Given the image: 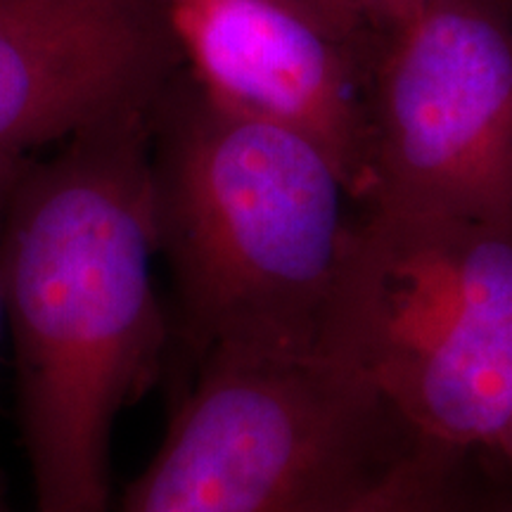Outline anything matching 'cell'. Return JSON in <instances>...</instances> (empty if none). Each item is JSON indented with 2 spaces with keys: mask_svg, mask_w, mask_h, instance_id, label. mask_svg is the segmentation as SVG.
<instances>
[{
  "mask_svg": "<svg viewBox=\"0 0 512 512\" xmlns=\"http://www.w3.org/2000/svg\"><path fill=\"white\" fill-rule=\"evenodd\" d=\"M356 207L512 219V27L489 0H420L377 36Z\"/></svg>",
  "mask_w": 512,
  "mask_h": 512,
  "instance_id": "obj_5",
  "label": "cell"
},
{
  "mask_svg": "<svg viewBox=\"0 0 512 512\" xmlns=\"http://www.w3.org/2000/svg\"><path fill=\"white\" fill-rule=\"evenodd\" d=\"M347 3L377 36L406 12V0H347Z\"/></svg>",
  "mask_w": 512,
  "mask_h": 512,
  "instance_id": "obj_10",
  "label": "cell"
},
{
  "mask_svg": "<svg viewBox=\"0 0 512 512\" xmlns=\"http://www.w3.org/2000/svg\"><path fill=\"white\" fill-rule=\"evenodd\" d=\"M418 441L316 349H216L119 512H339Z\"/></svg>",
  "mask_w": 512,
  "mask_h": 512,
  "instance_id": "obj_4",
  "label": "cell"
},
{
  "mask_svg": "<svg viewBox=\"0 0 512 512\" xmlns=\"http://www.w3.org/2000/svg\"><path fill=\"white\" fill-rule=\"evenodd\" d=\"M181 64L164 0H0V162L152 110Z\"/></svg>",
  "mask_w": 512,
  "mask_h": 512,
  "instance_id": "obj_7",
  "label": "cell"
},
{
  "mask_svg": "<svg viewBox=\"0 0 512 512\" xmlns=\"http://www.w3.org/2000/svg\"><path fill=\"white\" fill-rule=\"evenodd\" d=\"M294 3L313 12V15L323 19L328 27L339 31V34L349 38V41L361 43V46L366 48L375 46L377 34H373V31L366 27V22L356 15L347 0H294Z\"/></svg>",
  "mask_w": 512,
  "mask_h": 512,
  "instance_id": "obj_9",
  "label": "cell"
},
{
  "mask_svg": "<svg viewBox=\"0 0 512 512\" xmlns=\"http://www.w3.org/2000/svg\"><path fill=\"white\" fill-rule=\"evenodd\" d=\"M420 3V0H406V12L408 10H411L413 8V5H418ZM406 12H403V15H406Z\"/></svg>",
  "mask_w": 512,
  "mask_h": 512,
  "instance_id": "obj_15",
  "label": "cell"
},
{
  "mask_svg": "<svg viewBox=\"0 0 512 512\" xmlns=\"http://www.w3.org/2000/svg\"><path fill=\"white\" fill-rule=\"evenodd\" d=\"M155 107L29 157L12 185L5 318L31 512H112L114 425L155 387L174 344L152 273Z\"/></svg>",
  "mask_w": 512,
  "mask_h": 512,
  "instance_id": "obj_1",
  "label": "cell"
},
{
  "mask_svg": "<svg viewBox=\"0 0 512 512\" xmlns=\"http://www.w3.org/2000/svg\"><path fill=\"white\" fill-rule=\"evenodd\" d=\"M316 351L415 439L494 460L512 413V219L358 207Z\"/></svg>",
  "mask_w": 512,
  "mask_h": 512,
  "instance_id": "obj_3",
  "label": "cell"
},
{
  "mask_svg": "<svg viewBox=\"0 0 512 512\" xmlns=\"http://www.w3.org/2000/svg\"><path fill=\"white\" fill-rule=\"evenodd\" d=\"M164 12L185 76L204 98L309 138L358 202L373 48L344 38L294 0H164Z\"/></svg>",
  "mask_w": 512,
  "mask_h": 512,
  "instance_id": "obj_6",
  "label": "cell"
},
{
  "mask_svg": "<svg viewBox=\"0 0 512 512\" xmlns=\"http://www.w3.org/2000/svg\"><path fill=\"white\" fill-rule=\"evenodd\" d=\"M27 159H3V162H0V335H3V328L8 325V318H5V280H3L5 211H8L12 185H15L19 171H22V166L27 164Z\"/></svg>",
  "mask_w": 512,
  "mask_h": 512,
  "instance_id": "obj_11",
  "label": "cell"
},
{
  "mask_svg": "<svg viewBox=\"0 0 512 512\" xmlns=\"http://www.w3.org/2000/svg\"><path fill=\"white\" fill-rule=\"evenodd\" d=\"M0 512H12L8 501H5V494H3V484H0Z\"/></svg>",
  "mask_w": 512,
  "mask_h": 512,
  "instance_id": "obj_14",
  "label": "cell"
},
{
  "mask_svg": "<svg viewBox=\"0 0 512 512\" xmlns=\"http://www.w3.org/2000/svg\"><path fill=\"white\" fill-rule=\"evenodd\" d=\"M183 76L152 112L174 337L195 363L216 349L313 351L354 197L309 138L223 110Z\"/></svg>",
  "mask_w": 512,
  "mask_h": 512,
  "instance_id": "obj_2",
  "label": "cell"
},
{
  "mask_svg": "<svg viewBox=\"0 0 512 512\" xmlns=\"http://www.w3.org/2000/svg\"><path fill=\"white\" fill-rule=\"evenodd\" d=\"M482 512H512V482L494 463H489V482Z\"/></svg>",
  "mask_w": 512,
  "mask_h": 512,
  "instance_id": "obj_12",
  "label": "cell"
},
{
  "mask_svg": "<svg viewBox=\"0 0 512 512\" xmlns=\"http://www.w3.org/2000/svg\"><path fill=\"white\" fill-rule=\"evenodd\" d=\"M489 463L418 441L380 482L339 512H482Z\"/></svg>",
  "mask_w": 512,
  "mask_h": 512,
  "instance_id": "obj_8",
  "label": "cell"
},
{
  "mask_svg": "<svg viewBox=\"0 0 512 512\" xmlns=\"http://www.w3.org/2000/svg\"><path fill=\"white\" fill-rule=\"evenodd\" d=\"M489 463H494L498 470L503 472L505 477L512 482V413H510V420H508V427H505V434H503V441H501V448H498L496 458L489 460Z\"/></svg>",
  "mask_w": 512,
  "mask_h": 512,
  "instance_id": "obj_13",
  "label": "cell"
}]
</instances>
